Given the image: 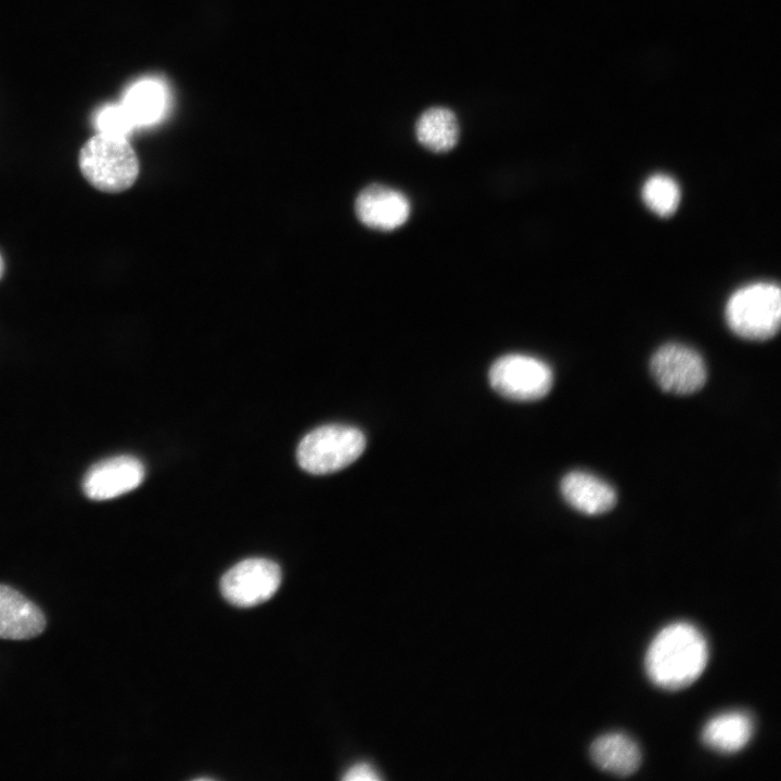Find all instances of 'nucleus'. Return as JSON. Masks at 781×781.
Here are the masks:
<instances>
[{
  "label": "nucleus",
  "mask_w": 781,
  "mask_h": 781,
  "mask_svg": "<svg viewBox=\"0 0 781 781\" xmlns=\"http://www.w3.org/2000/svg\"><path fill=\"white\" fill-rule=\"evenodd\" d=\"M708 646L704 635L692 624L673 623L650 643L644 666L649 679L665 690H680L704 671Z\"/></svg>",
  "instance_id": "nucleus-1"
},
{
  "label": "nucleus",
  "mask_w": 781,
  "mask_h": 781,
  "mask_svg": "<svg viewBox=\"0 0 781 781\" xmlns=\"http://www.w3.org/2000/svg\"><path fill=\"white\" fill-rule=\"evenodd\" d=\"M78 164L84 178L106 193L129 189L139 175V159L128 140L101 132L82 144Z\"/></svg>",
  "instance_id": "nucleus-2"
},
{
  "label": "nucleus",
  "mask_w": 781,
  "mask_h": 781,
  "mask_svg": "<svg viewBox=\"0 0 781 781\" xmlns=\"http://www.w3.org/2000/svg\"><path fill=\"white\" fill-rule=\"evenodd\" d=\"M725 318L730 330L738 336L765 341L780 328L781 293L773 282L760 281L738 289L729 297Z\"/></svg>",
  "instance_id": "nucleus-3"
},
{
  "label": "nucleus",
  "mask_w": 781,
  "mask_h": 781,
  "mask_svg": "<svg viewBox=\"0 0 781 781\" xmlns=\"http://www.w3.org/2000/svg\"><path fill=\"white\" fill-rule=\"evenodd\" d=\"M366 448L363 433L350 425L328 424L309 432L297 447L300 468L311 474H329L356 461Z\"/></svg>",
  "instance_id": "nucleus-4"
},
{
  "label": "nucleus",
  "mask_w": 781,
  "mask_h": 781,
  "mask_svg": "<svg viewBox=\"0 0 781 781\" xmlns=\"http://www.w3.org/2000/svg\"><path fill=\"white\" fill-rule=\"evenodd\" d=\"M488 379L497 393L518 401L540 399L553 384L551 368L545 361L523 354L498 358L489 369Z\"/></svg>",
  "instance_id": "nucleus-5"
},
{
  "label": "nucleus",
  "mask_w": 781,
  "mask_h": 781,
  "mask_svg": "<svg viewBox=\"0 0 781 781\" xmlns=\"http://www.w3.org/2000/svg\"><path fill=\"white\" fill-rule=\"evenodd\" d=\"M651 374L656 384L675 395H690L700 390L707 379L702 356L693 348L668 343L661 346L650 361Z\"/></svg>",
  "instance_id": "nucleus-6"
},
{
  "label": "nucleus",
  "mask_w": 781,
  "mask_h": 781,
  "mask_svg": "<svg viewBox=\"0 0 781 781\" xmlns=\"http://www.w3.org/2000/svg\"><path fill=\"white\" fill-rule=\"evenodd\" d=\"M281 582L279 565L268 559L252 558L231 567L220 580L221 593L238 606H254L270 599Z\"/></svg>",
  "instance_id": "nucleus-7"
},
{
  "label": "nucleus",
  "mask_w": 781,
  "mask_h": 781,
  "mask_svg": "<svg viewBox=\"0 0 781 781\" xmlns=\"http://www.w3.org/2000/svg\"><path fill=\"white\" fill-rule=\"evenodd\" d=\"M142 462L132 456H117L90 468L82 482L91 500H108L136 489L144 478Z\"/></svg>",
  "instance_id": "nucleus-8"
},
{
  "label": "nucleus",
  "mask_w": 781,
  "mask_h": 781,
  "mask_svg": "<svg viewBox=\"0 0 781 781\" xmlns=\"http://www.w3.org/2000/svg\"><path fill=\"white\" fill-rule=\"evenodd\" d=\"M355 210L358 219L369 228L390 231L404 225L410 214L408 199L398 190L371 184L357 196Z\"/></svg>",
  "instance_id": "nucleus-9"
},
{
  "label": "nucleus",
  "mask_w": 781,
  "mask_h": 781,
  "mask_svg": "<svg viewBox=\"0 0 781 781\" xmlns=\"http://www.w3.org/2000/svg\"><path fill=\"white\" fill-rule=\"evenodd\" d=\"M46 628L41 610L12 587L0 585V638L26 640Z\"/></svg>",
  "instance_id": "nucleus-10"
},
{
  "label": "nucleus",
  "mask_w": 781,
  "mask_h": 781,
  "mask_svg": "<svg viewBox=\"0 0 781 781\" xmlns=\"http://www.w3.org/2000/svg\"><path fill=\"white\" fill-rule=\"evenodd\" d=\"M564 500L587 515H598L614 508L617 496L614 488L593 474L574 471L566 474L560 485Z\"/></svg>",
  "instance_id": "nucleus-11"
},
{
  "label": "nucleus",
  "mask_w": 781,
  "mask_h": 781,
  "mask_svg": "<svg viewBox=\"0 0 781 781\" xmlns=\"http://www.w3.org/2000/svg\"><path fill=\"white\" fill-rule=\"evenodd\" d=\"M590 756L600 769L617 777L635 773L641 764V752L637 743L619 732L606 733L594 740Z\"/></svg>",
  "instance_id": "nucleus-12"
},
{
  "label": "nucleus",
  "mask_w": 781,
  "mask_h": 781,
  "mask_svg": "<svg viewBox=\"0 0 781 781\" xmlns=\"http://www.w3.org/2000/svg\"><path fill=\"white\" fill-rule=\"evenodd\" d=\"M754 724L743 712H727L713 717L702 731L703 743L719 753L731 754L742 750L753 735Z\"/></svg>",
  "instance_id": "nucleus-13"
},
{
  "label": "nucleus",
  "mask_w": 781,
  "mask_h": 781,
  "mask_svg": "<svg viewBox=\"0 0 781 781\" xmlns=\"http://www.w3.org/2000/svg\"><path fill=\"white\" fill-rule=\"evenodd\" d=\"M459 130L453 112L440 106L423 112L415 125L418 141L424 148L437 153L447 152L457 144Z\"/></svg>",
  "instance_id": "nucleus-14"
},
{
  "label": "nucleus",
  "mask_w": 781,
  "mask_h": 781,
  "mask_svg": "<svg viewBox=\"0 0 781 781\" xmlns=\"http://www.w3.org/2000/svg\"><path fill=\"white\" fill-rule=\"evenodd\" d=\"M136 126L155 121L164 108V92L153 81H142L130 88L123 103Z\"/></svg>",
  "instance_id": "nucleus-15"
},
{
  "label": "nucleus",
  "mask_w": 781,
  "mask_h": 781,
  "mask_svg": "<svg viewBox=\"0 0 781 781\" xmlns=\"http://www.w3.org/2000/svg\"><path fill=\"white\" fill-rule=\"evenodd\" d=\"M641 195L650 210L658 216L667 217L678 208L680 188L670 176L656 174L645 180Z\"/></svg>",
  "instance_id": "nucleus-16"
},
{
  "label": "nucleus",
  "mask_w": 781,
  "mask_h": 781,
  "mask_svg": "<svg viewBox=\"0 0 781 781\" xmlns=\"http://www.w3.org/2000/svg\"><path fill=\"white\" fill-rule=\"evenodd\" d=\"M95 126L101 133L124 138L136 127L123 105L102 108L95 117Z\"/></svg>",
  "instance_id": "nucleus-17"
},
{
  "label": "nucleus",
  "mask_w": 781,
  "mask_h": 781,
  "mask_svg": "<svg viewBox=\"0 0 781 781\" xmlns=\"http://www.w3.org/2000/svg\"><path fill=\"white\" fill-rule=\"evenodd\" d=\"M346 781H376L381 777L376 770L367 763H360L351 766L343 777Z\"/></svg>",
  "instance_id": "nucleus-18"
},
{
  "label": "nucleus",
  "mask_w": 781,
  "mask_h": 781,
  "mask_svg": "<svg viewBox=\"0 0 781 781\" xmlns=\"http://www.w3.org/2000/svg\"><path fill=\"white\" fill-rule=\"evenodd\" d=\"M3 272H4V261H3V258H2V256H1V254H0V280H1L2 276H3Z\"/></svg>",
  "instance_id": "nucleus-19"
}]
</instances>
